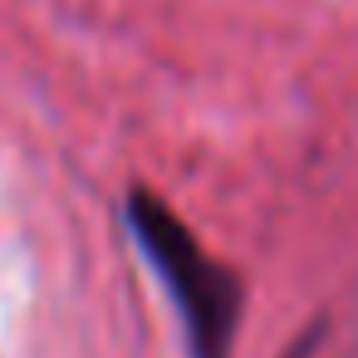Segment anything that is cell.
I'll list each match as a JSON object with an SVG mask.
<instances>
[{"mask_svg":"<svg viewBox=\"0 0 358 358\" xmlns=\"http://www.w3.org/2000/svg\"><path fill=\"white\" fill-rule=\"evenodd\" d=\"M128 221L148 250V260L157 265L162 285L172 289L182 319H187V338L196 348V358H226L231 334H236V314H241V289L236 280L196 245V236L148 192L133 196Z\"/></svg>","mask_w":358,"mask_h":358,"instance_id":"1","label":"cell"}]
</instances>
